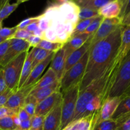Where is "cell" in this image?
Listing matches in <instances>:
<instances>
[{"label": "cell", "instance_id": "obj_1", "mask_svg": "<svg viewBox=\"0 0 130 130\" xmlns=\"http://www.w3.org/2000/svg\"><path fill=\"white\" fill-rule=\"evenodd\" d=\"M121 62L116 56L112 64L100 77L79 91L72 122L100 111L108 98Z\"/></svg>", "mask_w": 130, "mask_h": 130}, {"label": "cell", "instance_id": "obj_2", "mask_svg": "<svg viewBox=\"0 0 130 130\" xmlns=\"http://www.w3.org/2000/svg\"><path fill=\"white\" fill-rule=\"evenodd\" d=\"M121 25L107 38L90 47L85 74L79 85V91L87 87L107 70L118 54L121 40Z\"/></svg>", "mask_w": 130, "mask_h": 130}, {"label": "cell", "instance_id": "obj_3", "mask_svg": "<svg viewBox=\"0 0 130 130\" xmlns=\"http://www.w3.org/2000/svg\"><path fill=\"white\" fill-rule=\"evenodd\" d=\"M89 57V50L81 59L66 71L60 81V91L62 94L74 86L80 85L85 74Z\"/></svg>", "mask_w": 130, "mask_h": 130}, {"label": "cell", "instance_id": "obj_4", "mask_svg": "<svg viewBox=\"0 0 130 130\" xmlns=\"http://www.w3.org/2000/svg\"><path fill=\"white\" fill-rule=\"evenodd\" d=\"M130 86V50L122 61L108 98L122 96Z\"/></svg>", "mask_w": 130, "mask_h": 130}, {"label": "cell", "instance_id": "obj_5", "mask_svg": "<svg viewBox=\"0 0 130 130\" xmlns=\"http://www.w3.org/2000/svg\"><path fill=\"white\" fill-rule=\"evenodd\" d=\"M28 52L29 51L22 52L2 67L6 85L8 88L15 91L19 89L22 67Z\"/></svg>", "mask_w": 130, "mask_h": 130}, {"label": "cell", "instance_id": "obj_6", "mask_svg": "<svg viewBox=\"0 0 130 130\" xmlns=\"http://www.w3.org/2000/svg\"><path fill=\"white\" fill-rule=\"evenodd\" d=\"M79 93V85H75L63 93L62 102L60 129H64L72 122Z\"/></svg>", "mask_w": 130, "mask_h": 130}, {"label": "cell", "instance_id": "obj_7", "mask_svg": "<svg viewBox=\"0 0 130 130\" xmlns=\"http://www.w3.org/2000/svg\"><path fill=\"white\" fill-rule=\"evenodd\" d=\"M122 20L119 17L104 19L100 27L94 34L91 40V46L107 38L112 32L122 25Z\"/></svg>", "mask_w": 130, "mask_h": 130}, {"label": "cell", "instance_id": "obj_8", "mask_svg": "<svg viewBox=\"0 0 130 130\" xmlns=\"http://www.w3.org/2000/svg\"><path fill=\"white\" fill-rule=\"evenodd\" d=\"M30 47V44L26 40L15 38L10 39L8 48L1 61L0 66L3 67L6 66L20 53L25 51H29Z\"/></svg>", "mask_w": 130, "mask_h": 130}, {"label": "cell", "instance_id": "obj_9", "mask_svg": "<svg viewBox=\"0 0 130 130\" xmlns=\"http://www.w3.org/2000/svg\"><path fill=\"white\" fill-rule=\"evenodd\" d=\"M35 83L26 86H22L18 89L8 99L4 106L12 109H19L22 108L25 100L30 94L34 88Z\"/></svg>", "mask_w": 130, "mask_h": 130}, {"label": "cell", "instance_id": "obj_10", "mask_svg": "<svg viewBox=\"0 0 130 130\" xmlns=\"http://www.w3.org/2000/svg\"><path fill=\"white\" fill-rule=\"evenodd\" d=\"M122 99L123 96L107 98L103 104L100 111L98 112L97 119L95 124L103 121L112 119L113 115Z\"/></svg>", "mask_w": 130, "mask_h": 130}, {"label": "cell", "instance_id": "obj_11", "mask_svg": "<svg viewBox=\"0 0 130 130\" xmlns=\"http://www.w3.org/2000/svg\"><path fill=\"white\" fill-rule=\"evenodd\" d=\"M63 95L60 91H56L39 102L35 110V116H45L58 103L62 101Z\"/></svg>", "mask_w": 130, "mask_h": 130}, {"label": "cell", "instance_id": "obj_12", "mask_svg": "<svg viewBox=\"0 0 130 130\" xmlns=\"http://www.w3.org/2000/svg\"><path fill=\"white\" fill-rule=\"evenodd\" d=\"M62 102L58 103L44 117L43 130H60L61 124Z\"/></svg>", "mask_w": 130, "mask_h": 130}, {"label": "cell", "instance_id": "obj_13", "mask_svg": "<svg viewBox=\"0 0 130 130\" xmlns=\"http://www.w3.org/2000/svg\"><path fill=\"white\" fill-rule=\"evenodd\" d=\"M91 36L89 34L86 33H82L79 35L75 36L74 37L70 39L66 43H65L63 46V49L64 50L65 53V58L66 60L68 58L69 56L82 46L84 43L89 39V38Z\"/></svg>", "mask_w": 130, "mask_h": 130}, {"label": "cell", "instance_id": "obj_14", "mask_svg": "<svg viewBox=\"0 0 130 130\" xmlns=\"http://www.w3.org/2000/svg\"><path fill=\"white\" fill-rule=\"evenodd\" d=\"M93 36H91L89 38V39L84 43L82 46L80 47L76 51L72 52L71 55L68 57V58L66 59V64H65V72L68 71L70 68L74 66L76 63L79 62L81 59L84 55L86 53L88 50L90 49V47L91 46V40L92 39ZM64 72V73H65Z\"/></svg>", "mask_w": 130, "mask_h": 130}, {"label": "cell", "instance_id": "obj_15", "mask_svg": "<svg viewBox=\"0 0 130 130\" xmlns=\"http://www.w3.org/2000/svg\"><path fill=\"white\" fill-rule=\"evenodd\" d=\"M66 61L64 50L63 48H62L58 52L55 53L54 56L51 62V66L50 67L56 74L57 79L60 81L64 74Z\"/></svg>", "mask_w": 130, "mask_h": 130}, {"label": "cell", "instance_id": "obj_16", "mask_svg": "<svg viewBox=\"0 0 130 130\" xmlns=\"http://www.w3.org/2000/svg\"><path fill=\"white\" fill-rule=\"evenodd\" d=\"M54 54V52L52 53L46 59H44L43 62L39 63V64H38L36 67H34V69L32 70L29 77H28L27 79L26 80V81L23 85L22 86H26L32 85V84L36 83L39 79L40 76L43 74V71L46 68L47 66L50 64V63H51V62H52Z\"/></svg>", "mask_w": 130, "mask_h": 130}, {"label": "cell", "instance_id": "obj_17", "mask_svg": "<svg viewBox=\"0 0 130 130\" xmlns=\"http://www.w3.org/2000/svg\"><path fill=\"white\" fill-rule=\"evenodd\" d=\"M122 3L121 0H114L109 2L100 8L99 10V15L104 19H112L119 17L121 13Z\"/></svg>", "mask_w": 130, "mask_h": 130}, {"label": "cell", "instance_id": "obj_18", "mask_svg": "<svg viewBox=\"0 0 130 130\" xmlns=\"http://www.w3.org/2000/svg\"><path fill=\"white\" fill-rule=\"evenodd\" d=\"M98 112L72 122L69 124L70 130H92L97 119Z\"/></svg>", "mask_w": 130, "mask_h": 130}, {"label": "cell", "instance_id": "obj_19", "mask_svg": "<svg viewBox=\"0 0 130 130\" xmlns=\"http://www.w3.org/2000/svg\"><path fill=\"white\" fill-rule=\"evenodd\" d=\"M130 50V25H123L121 33V44L118 50L117 57L121 60H123L124 57Z\"/></svg>", "mask_w": 130, "mask_h": 130}, {"label": "cell", "instance_id": "obj_20", "mask_svg": "<svg viewBox=\"0 0 130 130\" xmlns=\"http://www.w3.org/2000/svg\"><path fill=\"white\" fill-rule=\"evenodd\" d=\"M56 91H60V81L58 80L37 91L30 92L29 95H32L39 103Z\"/></svg>", "mask_w": 130, "mask_h": 130}, {"label": "cell", "instance_id": "obj_21", "mask_svg": "<svg viewBox=\"0 0 130 130\" xmlns=\"http://www.w3.org/2000/svg\"><path fill=\"white\" fill-rule=\"evenodd\" d=\"M57 80H58V79H57V75L53 72V70L50 67L48 71L45 72L44 76L39 78V79L36 83L31 92L37 91L39 89L42 88L46 86H48V85L53 83Z\"/></svg>", "mask_w": 130, "mask_h": 130}, {"label": "cell", "instance_id": "obj_22", "mask_svg": "<svg viewBox=\"0 0 130 130\" xmlns=\"http://www.w3.org/2000/svg\"><path fill=\"white\" fill-rule=\"evenodd\" d=\"M34 57H33L32 52V50L28 52L26 58L24 62V66L22 67V71L21 76H20V81L19 84V89L23 86L26 80L29 77L30 72L32 71V62Z\"/></svg>", "mask_w": 130, "mask_h": 130}, {"label": "cell", "instance_id": "obj_23", "mask_svg": "<svg viewBox=\"0 0 130 130\" xmlns=\"http://www.w3.org/2000/svg\"><path fill=\"white\" fill-rule=\"evenodd\" d=\"M79 8H86L99 10L109 2L114 0H72Z\"/></svg>", "mask_w": 130, "mask_h": 130}, {"label": "cell", "instance_id": "obj_24", "mask_svg": "<svg viewBox=\"0 0 130 130\" xmlns=\"http://www.w3.org/2000/svg\"><path fill=\"white\" fill-rule=\"evenodd\" d=\"M31 50L32 52L33 57H34V59L32 62V70L37 65L43 62L44 59H46L50 55L53 53V52L41 49V48H38V47H34Z\"/></svg>", "mask_w": 130, "mask_h": 130}, {"label": "cell", "instance_id": "obj_25", "mask_svg": "<svg viewBox=\"0 0 130 130\" xmlns=\"http://www.w3.org/2000/svg\"><path fill=\"white\" fill-rule=\"evenodd\" d=\"M128 112H130V96H123L121 101L119 103L113 115L112 119H116L120 116Z\"/></svg>", "mask_w": 130, "mask_h": 130}, {"label": "cell", "instance_id": "obj_26", "mask_svg": "<svg viewBox=\"0 0 130 130\" xmlns=\"http://www.w3.org/2000/svg\"><path fill=\"white\" fill-rule=\"evenodd\" d=\"M64 44L60 43H53V42L48 41L42 39L40 43L38 44L36 47L41 48V49L46 50L47 51H50L52 52L56 53L59 50L63 48Z\"/></svg>", "mask_w": 130, "mask_h": 130}, {"label": "cell", "instance_id": "obj_27", "mask_svg": "<svg viewBox=\"0 0 130 130\" xmlns=\"http://www.w3.org/2000/svg\"><path fill=\"white\" fill-rule=\"evenodd\" d=\"M38 102L36 99L31 95H29L25 100L23 109L30 116L32 117L35 114V110L38 105Z\"/></svg>", "mask_w": 130, "mask_h": 130}, {"label": "cell", "instance_id": "obj_28", "mask_svg": "<svg viewBox=\"0 0 130 130\" xmlns=\"http://www.w3.org/2000/svg\"><path fill=\"white\" fill-rule=\"evenodd\" d=\"M115 119L117 121L115 130H130V112L123 114Z\"/></svg>", "mask_w": 130, "mask_h": 130}, {"label": "cell", "instance_id": "obj_29", "mask_svg": "<svg viewBox=\"0 0 130 130\" xmlns=\"http://www.w3.org/2000/svg\"><path fill=\"white\" fill-rule=\"evenodd\" d=\"M19 4L15 3L10 4V2L5 3L0 8V21L3 22L5 19L10 16L19 6Z\"/></svg>", "mask_w": 130, "mask_h": 130}, {"label": "cell", "instance_id": "obj_30", "mask_svg": "<svg viewBox=\"0 0 130 130\" xmlns=\"http://www.w3.org/2000/svg\"><path fill=\"white\" fill-rule=\"evenodd\" d=\"M96 17H93L89 19H86V20H79V21L77 22V24H76V27H75L74 29V31L73 32H72L70 39H71L72 38L74 37L75 36L79 35V34L85 32V30L87 29L88 27L90 25V24L93 21L94 19Z\"/></svg>", "mask_w": 130, "mask_h": 130}, {"label": "cell", "instance_id": "obj_31", "mask_svg": "<svg viewBox=\"0 0 130 130\" xmlns=\"http://www.w3.org/2000/svg\"><path fill=\"white\" fill-rule=\"evenodd\" d=\"M116 128V120L115 119H110L95 124L92 130H115Z\"/></svg>", "mask_w": 130, "mask_h": 130}, {"label": "cell", "instance_id": "obj_32", "mask_svg": "<svg viewBox=\"0 0 130 130\" xmlns=\"http://www.w3.org/2000/svg\"><path fill=\"white\" fill-rule=\"evenodd\" d=\"M99 15L98 10L86 8H80L79 12V21L96 17Z\"/></svg>", "mask_w": 130, "mask_h": 130}, {"label": "cell", "instance_id": "obj_33", "mask_svg": "<svg viewBox=\"0 0 130 130\" xmlns=\"http://www.w3.org/2000/svg\"><path fill=\"white\" fill-rule=\"evenodd\" d=\"M104 18L103 17L100 16V15L96 17L94 19L93 21L88 27L87 29L85 30V33L89 34L90 36H93L94 34L96 32V31L98 30L99 27H100V24H101L102 22L104 20Z\"/></svg>", "mask_w": 130, "mask_h": 130}, {"label": "cell", "instance_id": "obj_34", "mask_svg": "<svg viewBox=\"0 0 130 130\" xmlns=\"http://www.w3.org/2000/svg\"><path fill=\"white\" fill-rule=\"evenodd\" d=\"M17 128L13 121L12 116L0 119V130H13Z\"/></svg>", "mask_w": 130, "mask_h": 130}, {"label": "cell", "instance_id": "obj_35", "mask_svg": "<svg viewBox=\"0 0 130 130\" xmlns=\"http://www.w3.org/2000/svg\"><path fill=\"white\" fill-rule=\"evenodd\" d=\"M44 117V116H33L30 130H43Z\"/></svg>", "mask_w": 130, "mask_h": 130}, {"label": "cell", "instance_id": "obj_36", "mask_svg": "<svg viewBox=\"0 0 130 130\" xmlns=\"http://www.w3.org/2000/svg\"><path fill=\"white\" fill-rule=\"evenodd\" d=\"M18 30L17 26L13 27H2L0 29V36L3 39L6 40L11 39L15 32Z\"/></svg>", "mask_w": 130, "mask_h": 130}, {"label": "cell", "instance_id": "obj_37", "mask_svg": "<svg viewBox=\"0 0 130 130\" xmlns=\"http://www.w3.org/2000/svg\"><path fill=\"white\" fill-rule=\"evenodd\" d=\"M19 109H12L5 106L0 107V119L8 116H13L15 114H17Z\"/></svg>", "mask_w": 130, "mask_h": 130}, {"label": "cell", "instance_id": "obj_38", "mask_svg": "<svg viewBox=\"0 0 130 130\" xmlns=\"http://www.w3.org/2000/svg\"><path fill=\"white\" fill-rule=\"evenodd\" d=\"M15 91H16L7 88L3 92L0 93V107L3 106V105H5L9 98L11 96V95Z\"/></svg>", "mask_w": 130, "mask_h": 130}, {"label": "cell", "instance_id": "obj_39", "mask_svg": "<svg viewBox=\"0 0 130 130\" xmlns=\"http://www.w3.org/2000/svg\"><path fill=\"white\" fill-rule=\"evenodd\" d=\"M39 15L37 17H30L28 19H25V20H22L21 22L19 23L17 25H16L18 29H24L27 26L30 25V24L35 22L39 21Z\"/></svg>", "mask_w": 130, "mask_h": 130}, {"label": "cell", "instance_id": "obj_40", "mask_svg": "<svg viewBox=\"0 0 130 130\" xmlns=\"http://www.w3.org/2000/svg\"><path fill=\"white\" fill-rule=\"evenodd\" d=\"M32 34L30 33L29 32L27 31L25 29H18L14 35L13 36L12 38H15V39H24V40H27L29 37Z\"/></svg>", "mask_w": 130, "mask_h": 130}, {"label": "cell", "instance_id": "obj_41", "mask_svg": "<svg viewBox=\"0 0 130 130\" xmlns=\"http://www.w3.org/2000/svg\"><path fill=\"white\" fill-rule=\"evenodd\" d=\"M122 3V8L121 13L119 17L123 19L128 13L130 12V0H121Z\"/></svg>", "mask_w": 130, "mask_h": 130}, {"label": "cell", "instance_id": "obj_42", "mask_svg": "<svg viewBox=\"0 0 130 130\" xmlns=\"http://www.w3.org/2000/svg\"><path fill=\"white\" fill-rule=\"evenodd\" d=\"M9 43H10V39L5 41L3 43H0V65H1V62L4 56H5V53H6V50L8 48Z\"/></svg>", "mask_w": 130, "mask_h": 130}, {"label": "cell", "instance_id": "obj_43", "mask_svg": "<svg viewBox=\"0 0 130 130\" xmlns=\"http://www.w3.org/2000/svg\"><path fill=\"white\" fill-rule=\"evenodd\" d=\"M7 88L5 76H4L3 70L2 67L0 66V93L3 92Z\"/></svg>", "mask_w": 130, "mask_h": 130}, {"label": "cell", "instance_id": "obj_44", "mask_svg": "<svg viewBox=\"0 0 130 130\" xmlns=\"http://www.w3.org/2000/svg\"><path fill=\"white\" fill-rule=\"evenodd\" d=\"M41 40L42 39L41 38L35 36L34 35H31L26 41L29 43L30 46L36 47L39 43H40Z\"/></svg>", "mask_w": 130, "mask_h": 130}, {"label": "cell", "instance_id": "obj_45", "mask_svg": "<svg viewBox=\"0 0 130 130\" xmlns=\"http://www.w3.org/2000/svg\"><path fill=\"white\" fill-rule=\"evenodd\" d=\"M17 115L22 121L27 120V119H30V118H32V116H30L29 115L23 108H20V109H19L17 112Z\"/></svg>", "mask_w": 130, "mask_h": 130}, {"label": "cell", "instance_id": "obj_46", "mask_svg": "<svg viewBox=\"0 0 130 130\" xmlns=\"http://www.w3.org/2000/svg\"><path fill=\"white\" fill-rule=\"evenodd\" d=\"M31 119L32 118L30 119H27V120L22 121L21 124L19 128L24 130H30V127H31Z\"/></svg>", "mask_w": 130, "mask_h": 130}, {"label": "cell", "instance_id": "obj_47", "mask_svg": "<svg viewBox=\"0 0 130 130\" xmlns=\"http://www.w3.org/2000/svg\"><path fill=\"white\" fill-rule=\"evenodd\" d=\"M38 28V21L35 22H33L32 24H30V25H29L28 26H27L25 28V30H26L27 31L29 32L30 33L32 34Z\"/></svg>", "mask_w": 130, "mask_h": 130}, {"label": "cell", "instance_id": "obj_48", "mask_svg": "<svg viewBox=\"0 0 130 130\" xmlns=\"http://www.w3.org/2000/svg\"><path fill=\"white\" fill-rule=\"evenodd\" d=\"M122 25H130V12L128 13L122 19Z\"/></svg>", "mask_w": 130, "mask_h": 130}, {"label": "cell", "instance_id": "obj_49", "mask_svg": "<svg viewBox=\"0 0 130 130\" xmlns=\"http://www.w3.org/2000/svg\"><path fill=\"white\" fill-rule=\"evenodd\" d=\"M12 118H13V123H14V124H15V125L16 126L17 128H19V127L20 126V124H21L22 121L20 120V118H19L17 114H15V115L13 116Z\"/></svg>", "mask_w": 130, "mask_h": 130}, {"label": "cell", "instance_id": "obj_50", "mask_svg": "<svg viewBox=\"0 0 130 130\" xmlns=\"http://www.w3.org/2000/svg\"><path fill=\"white\" fill-rule=\"evenodd\" d=\"M32 35L35 36L39 37V38H42V36H43V31L39 29V27L32 33Z\"/></svg>", "mask_w": 130, "mask_h": 130}, {"label": "cell", "instance_id": "obj_51", "mask_svg": "<svg viewBox=\"0 0 130 130\" xmlns=\"http://www.w3.org/2000/svg\"><path fill=\"white\" fill-rule=\"evenodd\" d=\"M10 0H0V8L6 3L10 2Z\"/></svg>", "mask_w": 130, "mask_h": 130}, {"label": "cell", "instance_id": "obj_52", "mask_svg": "<svg viewBox=\"0 0 130 130\" xmlns=\"http://www.w3.org/2000/svg\"><path fill=\"white\" fill-rule=\"evenodd\" d=\"M123 96H130V86L127 89L126 91H125L124 94L123 95Z\"/></svg>", "mask_w": 130, "mask_h": 130}, {"label": "cell", "instance_id": "obj_53", "mask_svg": "<svg viewBox=\"0 0 130 130\" xmlns=\"http://www.w3.org/2000/svg\"><path fill=\"white\" fill-rule=\"evenodd\" d=\"M2 27H3V22L0 21V29H1ZM5 41V39H3V38L1 37V36H0V43H3V42H4V41Z\"/></svg>", "mask_w": 130, "mask_h": 130}, {"label": "cell", "instance_id": "obj_54", "mask_svg": "<svg viewBox=\"0 0 130 130\" xmlns=\"http://www.w3.org/2000/svg\"><path fill=\"white\" fill-rule=\"evenodd\" d=\"M29 1V0H17V3H18L19 5H20V4L22 3H24V2H26V1Z\"/></svg>", "mask_w": 130, "mask_h": 130}, {"label": "cell", "instance_id": "obj_55", "mask_svg": "<svg viewBox=\"0 0 130 130\" xmlns=\"http://www.w3.org/2000/svg\"><path fill=\"white\" fill-rule=\"evenodd\" d=\"M62 130H70L69 126H66V128H64V129H62Z\"/></svg>", "mask_w": 130, "mask_h": 130}, {"label": "cell", "instance_id": "obj_56", "mask_svg": "<svg viewBox=\"0 0 130 130\" xmlns=\"http://www.w3.org/2000/svg\"><path fill=\"white\" fill-rule=\"evenodd\" d=\"M13 130H24V129H20V128H16V129H13Z\"/></svg>", "mask_w": 130, "mask_h": 130}, {"label": "cell", "instance_id": "obj_57", "mask_svg": "<svg viewBox=\"0 0 130 130\" xmlns=\"http://www.w3.org/2000/svg\"><path fill=\"white\" fill-rule=\"evenodd\" d=\"M52 1H54V3H55L56 1H57V0H52Z\"/></svg>", "mask_w": 130, "mask_h": 130}]
</instances>
